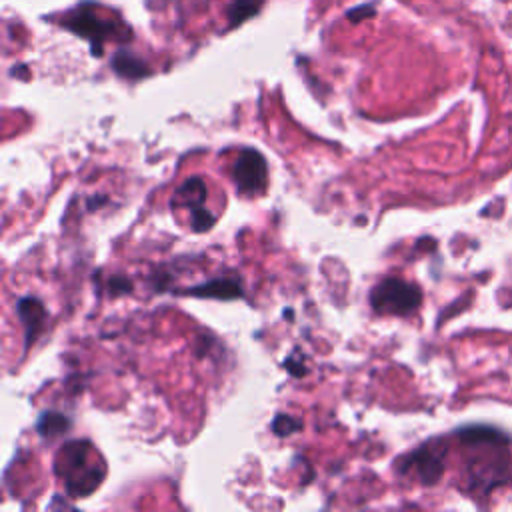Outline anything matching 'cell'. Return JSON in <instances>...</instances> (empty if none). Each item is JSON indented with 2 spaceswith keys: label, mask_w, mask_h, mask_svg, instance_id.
<instances>
[{
  "label": "cell",
  "mask_w": 512,
  "mask_h": 512,
  "mask_svg": "<svg viewBox=\"0 0 512 512\" xmlns=\"http://www.w3.org/2000/svg\"><path fill=\"white\" fill-rule=\"evenodd\" d=\"M92 444L88 440L66 442L56 456V474L62 478L72 498L90 496L104 478L102 460H92Z\"/></svg>",
  "instance_id": "obj_1"
},
{
  "label": "cell",
  "mask_w": 512,
  "mask_h": 512,
  "mask_svg": "<svg viewBox=\"0 0 512 512\" xmlns=\"http://www.w3.org/2000/svg\"><path fill=\"white\" fill-rule=\"evenodd\" d=\"M422 302V290L400 278H386L370 292V306L378 314L408 316L418 310Z\"/></svg>",
  "instance_id": "obj_2"
},
{
  "label": "cell",
  "mask_w": 512,
  "mask_h": 512,
  "mask_svg": "<svg viewBox=\"0 0 512 512\" xmlns=\"http://www.w3.org/2000/svg\"><path fill=\"white\" fill-rule=\"evenodd\" d=\"M62 26L78 36L88 38L92 42V52L96 56L102 54V44L116 34V24L100 18V14L94 8H90V4H82L76 10H72L62 20Z\"/></svg>",
  "instance_id": "obj_3"
},
{
  "label": "cell",
  "mask_w": 512,
  "mask_h": 512,
  "mask_svg": "<svg viewBox=\"0 0 512 512\" xmlns=\"http://www.w3.org/2000/svg\"><path fill=\"white\" fill-rule=\"evenodd\" d=\"M232 178L240 194H258L268 180V166L264 156L254 148H242L232 168Z\"/></svg>",
  "instance_id": "obj_4"
},
{
  "label": "cell",
  "mask_w": 512,
  "mask_h": 512,
  "mask_svg": "<svg viewBox=\"0 0 512 512\" xmlns=\"http://www.w3.org/2000/svg\"><path fill=\"white\" fill-rule=\"evenodd\" d=\"M444 454L446 448L442 446H420L400 460V472H414L416 478L426 486L436 484L444 472Z\"/></svg>",
  "instance_id": "obj_5"
},
{
  "label": "cell",
  "mask_w": 512,
  "mask_h": 512,
  "mask_svg": "<svg viewBox=\"0 0 512 512\" xmlns=\"http://www.w3.org/2000/svg\"><path fill=\"white\" fill-rule=\"evenodd\" d=\"M16 314L22 320V326H24V350H28L30 344H34V340L40 334V330L44 328L46 308H44V304L38 298L24 296L16 304Z\"/></svg>",
  "instance_id": "obj_6"
},
{
  "label": "cell",
  "mask_w": 512,
  "mask_h": 512,
  "mask_svg": "<svg viewBox=\"0 0 512 512\" xmlns=\"http://www.w3.org/2000/svg\"><path fill=\"white\" fill-rule=\"evenodd\" d=\"M242 292H244L242 280L238 276H218L184 290V294H192L198 298H218V300H234L242 296Z\"/></svg>",
  "instance_id": "obj_7"
},
{
  "label": "cell",
  "mask_w": 512,
  "mask_h": 512,
  "mask_svg": "<svg viewBox=\"0 0 512 512\" xmlns=\"http://www.w3.org/2000/svg\"><path fill=\"white\" fill-rule=\"evenodd\" d=\"M206 200V184L202 178L194 176V178H188L186 182H182V186L176 190L174 198H172V204L174 206H186L190 210L194 208H200Z\"/></svg>",
  "instance_id": "obj_8"
},
{
  "label": "cell",
  "mask_w": 512,
  "mask_h": 512,
  "mask_svg": "<svg viewBox=\"0 0 512 512\" xmlns=\"http://www.w3.org/2000/svg\"><path fill=\"white\" fill-rule=\"evenodd\" d=\"M112 68L116 70L118 76L122 78H130V80H136V78H142V76H148L150 70L146 66L144 60H140L138 56L126 52V50H118L112 58Z\"/></svg>",
  "instance_id": "obj_9"
},
{
  "label": "cell",
  "mask_w": 512,
  "mask_h": 512,
  "mask_svg": "<svg viewBox=\"0 0 512 512\" xmlns=\"http://www.w3.org/2000/svg\"><path fill=\"white\" fill-rule=\"evenodd\" d=\"M72 426V420L62 414V412H56V410H48V412H42L38 422H36V432L42 436V438H56L64 432H68Z\"/></svg>",
  "instance_id": "obj_10"
},
{
  "label": "cell",
  "mask_w": 512,
  "mask_h": 512,
  "mask_svg": "<svg viewBox=\"0 0 512 512\" xmlns=\"http://www.w3.org/2000/svg\"><path fill=\"white\" fill-rule=\"evenodd\" d=\"M258 6H260V0H234L230 6V12H228L230 24L236 26L242 20L250 18L254 12H258Z\"/></svg>",
  "instance_id": "obj_11"
},
{
  "label": "cell",
  "mask_w": 512,
  "mask_h": 512,
  "mask_svg": "<svg viewBox=\"0 0 512 512\" xmlns=\"http://www.w3.org/2000/svg\"><path fill=\"white\" fill-rule=\"evenodd\" d=\"M302 428V422L296 420L294 416H288V414H278L272 422V430L276 436H288V434H294Z\"/></svg>",
  "instance_id": "obj_12"
},
{
  "label": "cell",
  "mask_w": 512,
  "mask_h": 512,
  "mask_svg": "<svg viewBox=\"0 0 512 512\" xmlns=\"http://www.w3.org/2000/svg\"><path fill=\"white\" fill-rule=\"evenodd\" d=\"M216 222V216L212 212H208L206 208H194L192 210V230L194 232H206L208 228H212Z\"/></svg>",
  "instance_id": "obj_13"
},
{
  "label": "cell",
  "mask_w": 512,
  "mask_h": 512,
  "mask_svg": "<svg viewBox=\"0 0 512 512\" xmlns=\"http://www.w3.org/2000/svg\"><path fill=\"white\" fill-rule=\"evenodd\" d=\"M108 290L116 296V294H124V292H130L132 290V282L124 276H112L108 280Z\"/></svg>",
  "instance_id": "obj_14"
},
{
  "label": "cell",
  "mask_w": 512,
  "mask_h": 512,
  "mask_svg": "<svg viewBox=\"0 0 512 512\" xmlns=\"http://www.w3.org/2000/svg\"><path fill=\"white\" fill-rule=\"evenodd\" d=\"M374 14V10L370 8V6H362V10H354V12H348V18L350 20H354V22H358L360 18H364V16H372Z\"/></svg>",
  "instance_id": "obj_15"
}]
</instances>
